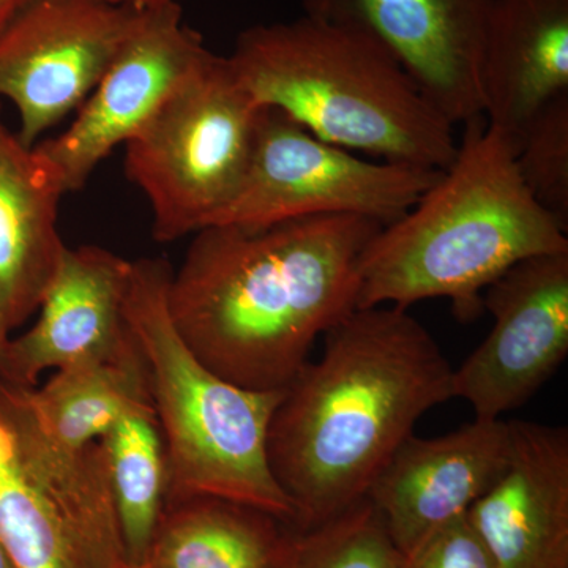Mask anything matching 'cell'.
<instances>
[{
	"mask_svg": "<svg viewBox=\"0 0 568 568\" xmlns=\"http://www.w3.org/2000/svg\"><path fill=\"white\" fill-rule=\"evenodd\" d=\"M407 310L355 308L325 332L320 361L284 388L267 455L294 528L365 499L417 422L454 398V366Z\"/></svg>",
	"mask_w": 568,
	"mask_h": 568,
	"instance_id": "cell-2",
	"label": "cell"
},
{
	"mask_svg": "<svg viewBox=\"0 0 568 568\" xmlns=\"http://www.w3.org/2000/svg\"><path fill=\"white\" fill-rule=\"evenodd\" d=\"M403 556V568H497L466 515L440 526Z\"/></svg>",
	"mask_w": 568,
	"mask_h": 568,
	"instance_id": "cell-23",
	"label": "cell"
},
{
	"mask_svg": "<svg viewBox=\"0 0 568 568\" xmlns=\"http://www.w3.org/2000/svg\"><path fill=\"white\" fill-rule=\"evenodd\" d=\"M63 194L37 149L0 123V332L6 336L39 312L61 265Z\"/></svg>",
	"mask_w": 568,
	"mask_h": 568,
	"instance_id": "cell-17",
	"label": "cell"
},
{
	"mask_svg": "<svg viewBox=\"0 0 568 568\" xmlns=\"http://www.w3.org/2000/svg\"><path fill=\"white\" fill-rule=\"evenodd\" d=\"M141 9L104 0H31L0 31V99L20 112L22 144L80 110Z\"/></svg>",
	"mask_w": 568,
	"mask_h": 568,
	"instance_id": "cell-9",
	"label": "cell"
},
{
	"mask_svg": "<svg viewBox=\"0 0 568 568\" xmlns=\"http://www.w3.org/2000/svg\"><path fill=\"white\" fill-rule=\"evenodd\" d=\"M171 275L173 267L163 257L133 261L125 304L162 429L166 503L223 497L294 526L295 508L267 455L268 428L284 390L237 386L201 362L171 317Z\"/></svg>",
	"mask_w": 568,
	"mask_h": 568,
	"instance_id": "cell-5",
	"label": "cell"
},
{
	"mask_svg": "<svg viewBox=\"0 0 568 568\" xmlns=\"http://www.w3.org/2000/svg\"><path fill=\"white\" fill-rule=\"evenodd\" d=\"M511 145L526 189L568 231V95L540 112Z\"/></svg>",
	"mask_w": 568,
	"mask_h": 568,
	"instance_id": "cell-22",
	"label": "cell"
},
{
	"mask_svg": "<svg viewBox=\"0 0 568 568\" xmlns=\"http://www.w3.org/2000/svg\"><path fill=\"white\" fill-rule=\"evenodd\" d=\"M132 265L102 246H67L41 301L39 320L10 338L0 379L36 387L48 369L125 349L133 342L125 312Z\"/></svg>",
	"mask_w": 568,
	"mask_h": 568,
	"instance_id": "cell-14",
	"label": "cell"
},
{
	"mask_svg": "<svg viewBox=\"0 0 568 568\" xmlns=\"http://www.w3.org/2000/svg\"><path fill=\"white\" fill-rule=\"evenodd\" d=\"M440 174L369 162L320 140L282 111L263 108L244 183L213 224L256 227L323 215L388 224L405 215Z\"/></svg>",
	"mask_w": 568,
	"mask_h": 568,
	"instance_id": "cell-8",
	"label": "cell"
},
{
	"mask_svg": "<svg viewBox=\"0 0 568 568\" xmlns=\"http://www.w3.org/2000/svg\"><path fill=\"white\" fill-rule=\"evenodd\" d=\"M510 428L503 418H474L446 436H409L375 478L366 499L403 555L467 514L506 469Z\"/></svg>",
	"mask_w": 568,
	"mask_h": 568,
	"instance_id": "cell-13",
	"label": "cell"
},
{
	"mask_svg": "<svg viewBox=\"0 0 568 568\" xmlns=\"http://www.w3.org/2000/svg\"><path fill=\"white\" fill-rule=\"evenodd\" d=\"M481 92L485 121L510 142L568 95V0H493Z\"/></svg>",
	"mask_w": 568,
	"mask_h": 568,
	"instance_id": "cell-16",
	"label": "cell"
},
{
	"mask_svg": "<svg viewBox=\"0 0 568 568\" xmlns=\"http://www.w3.org/2000/svg\"><path fill=\"white\" fill-rule=\"evenodd\" d=\"M0 545L13 568L126 562L102 446L44 432L24 387L0 379Z\"/></svg>",
	"mask_w": 568,
	"mask_h": 568,
	"instance_id": "cell-7",
	"label": "cell"
},
{
	"mask_svg": "<svg viewBox=\"0 0 568 568\" xmlns=\"http://www.w3.org/2000/svg\"><path fill=\"white\" fill-rule=\"evenodd\" d=\"M121 568H152V567L149 566L148 562H142V564L123 562Z\"/></svg>",
	"mask_w": 568,
	"mask_h": 568,
	"instance_id": "cell-28",
	"label": "cell"
},
{
	"mask_svg": "<svg viewBox=\"0 0 568 568\" xmlns=\"http://www.w3.org/2000/svg\"><path fill=\"white\" fill-rule=\"evenodd\" d=\"M510 454L466 517L497 568H568L566 426L508 420Z\"/></svg>",
	"mask_w": 568,
	"mask_h": 568,
	"instance_id": "cell-15",
	"label": "cell"
},
{
	"mask_svg": "<svg viewBox=\"0 0 568 568\" xmlns=\"http://www.w3.org/2000/svg\"><path fill=\"white\" fill-rule=\"evenodd\" d=\"M260 106L211 52L125 142V174L148 197L152 234L170 244L211 226L252 162Z\"/></svg>",
	"mask_w": 568,
	"mask_h": 568,
	"instance_id": "cell-6",
	"label": "cell"
},
{
	"mask_svg": "<svg viewBox=\"0 0 568 568\" xmlns=\"http://www.w3.org/2000/svg\"><path fill=\"white\" fill-rule=\"evenodd\" d=\"M383 226L323 215L204 227L168 284L175 328L223 379L284 390L316 339L357 308L362 254Z\"/></svg>",
	"mask_w": 568,
	"mask_h": 568,
	"instance_id": "cell-1",
	"label": "cell"
},
{
	"mask_svg": "<svg viewBox=\"0 0 568 568\" xmlns=\"http://www.w3.org/2000/svg\"><path fill=\"white\" fill-rule=\"evenodd\" d=\"M291 526L261 508L196 496L164 504L145 562L152 568H276Z\"/></svg>",
	"mask_w": 568,
	"mask_h": 568,
	"instance_id": "cell-18",
	"label": "cell"
},
{
	"mask_svg": "<svg viewBox=\"0 0 568 568\" xmlns=\"http://www.w3.org/2000/svg\"><path fill=\"white\" fill-rule=\"evenodd\" d=\"M405 556L368 499L308 528L291 526L276 568H403Z\"/></svg>",
	"mask_w": 568,
	"mask_h": 568,
	"instance_id": "cell-21",
	"label": "cell"
},
{
	"mask_svg": "<svg viewBox=\"0 0 568 568\" xmlns=\"http://www.w3.org/2000/svg\"><path fill=\"white\" fill-rule=\"evenodd\" d=\"M0 568H13L10 559L7 558L6 551H3L2 545H0Z\"/></svg>",
	"mask_w": 568,
	"mask_h": 568,
	"instance_id": "cell-27",
	"label": "cell"
},
{
	"mask_svg": "<svg viewBox=\"0 0 568 568\" xmlns=\"http://www.w3.org/2000/svg\"><path fill=\"white\" fill-rule=\"evenodd\" d=\"M305 17L375 41L454 123L484 115L481 55L493 0H301Z\"/></svg>",
	"mask_w": 568,
	"mask_h": 568,
	"instance_id": "cell-12",
	"label": "cell"
},
{
	"mask_svg": "<svg viewBox=\"0 0 568 568\" xmlns=\"http://www.w3.org/2000/svg\"><path fill=\"white\" fill-rule=\"evenodd\" d=\"M112 6L134 7V9H151V7L163 6V3H181V0H104Z\"/></svg>",
	"mask_w": 568,
	"mask_h": 568,
	"instance_id": "cell-25",
	"label": "cell"
},
{
	"mask_svg": "<svg viewBox=\"0 0 568 568\" xmlns=\"http://www.w3.org/2000/svg\"><path fill=\"white\" fill-rule=\"evenodd\" d=\"M0 123H2V118H0ZM11 336H6L0 332V376L3 375V368H6L7 361V349H9Z\"/></svg>",
	"mask_w": 568,
	"mask_h": 568,
	"instance_id": "cell-26",
	"label": "cell"
},
{
	"mask_svg": "<svg viewBox=\"0 0 568 568\" xmlns=\"http://www.w3.org/2000/svg\"><path fill=\"white\" fill-rule=\"evenodd\" d=\"M212 51L183 21L181 3L141 9L133 31L58 138L33 148L51 168L63 192H78L118 145L140 132L171 93Z\"/></svg>",
	"mask_w": 568,
	"mask_h": 568,
	"instance_id": "cell-10",
	"label": "cell"
},
{
	"mask_svg": "<svg viewBox=\"0 0 568 568\" xmlns=\"http://www.w3.org/2000/svg\"><path fill=\"white\" fill-rule=\"evenodd\" d=\"M491 332L454 368V398L476 418L519 409L558 372L568 355V252L529 257L484 294Z\"/></svg>",
	"mask_w": 568,
	"mask_h": 568,
	"instance_id": "cell-11",
	"label": "cell"
},
{
	"mask_svg": "<svg viewBox=\"0 0 568 568\" xmlns=\"http://www.w3.org/2000/svg\"><path fill=\"white\" fill-rule=\"evenodd\" d=\"M24 394L44 432L70 448L99 444L130 409L152 403L148 368L134 338L110 357L55 369L48 383L24 387Z\"/></svg>",
	"mask_w": 568,
	"mask_h": 568,
	"instance_id": "cell-19",
	"label": "cell"
},
{
	"mask_svg": "<svg viewBox=\"0 0 568 568\" xmlns=\"http://www.w3.org/2000/svg\"><path fill=\"white\" fill-rule=\"evenodd\" d=\"M29 2H31V0H0V31H2Z\"/></svg>",
	"mask_w": 568,
	"mask_h": 568,
	"instance_id": "cell-24",
	"label": "cell"
},
{
	"mask_svg": "<svg viewBox=\"0 0 568 568\" xmlns=\"http://www.w3.org/2000/svg\"><path fill=\"white\" fill-rule=\"evenodd\" d=\"M100 446L126 562H145L168 491L166 452L152 403L130 409Z\"/></svg>",
	"mask_w": 568,
	"mask_h": 568,
	"instance_id": "cell-20",
	"label": "cell"
},
{
	"mask_svg": "<svg viewBox=\"0 0 568 568\" xmlns=\"http://www.w3.org/2000/svg\"><path fill=\"white\" fill-rule=\"evenodd\" d=\"M227 61L260 106L346 151L436 171L457 155L454 123L362 33L304 14L246 29Z\"/></svg>",
	"mask_w": 568,
	"mask_h": 568,
	"instance_id": "cell-4",
	"label": "cell"
},
{
	"mask_svg": "<svg viewBox=\"0 0 568 568\" xmlns=\"http://www.w3.org/2000/svg\"><path fill=\"white\" fill-rule=\"evenodd\" d=\"M463 125L450 166L366 245L357 308L447 298L459 320H474L508 268L568 252L567 231L526 189L506 134L484 115Z\"/></svg>",
	"mask_w": 568,
	"mask_h": 568,
	"instance_id": "cell-3",
	"label": "cell"
}]
</instances>
